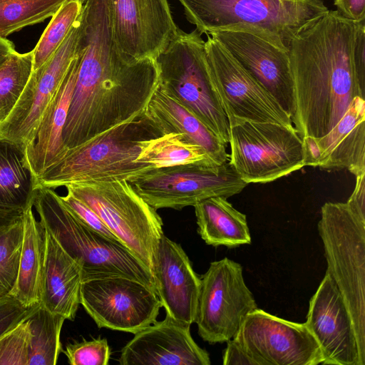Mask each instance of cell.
<instances>
[{
    "label": "cell",
    "mask_w": 365,
    "mask_h": 365,
    "mask_svg": "<svg viewBox=\"0 0 365 365\" xmlns=\"http://www.w3.org/2000/svg\"><path fill=\"white\" fill-rule=\"evenodd\" d=\"M155 61L158 86L227 145L228 120L210 76L201 34L196 29L190 33L178 29Z\"/></svg>",
    "instance_id": "6"
},
{
    "label": "cell",
    "mask_w": 365,
    "mask_h": 365,
    "mask_svg": "<svg viewBox=\"0 0 365 365\" xmlns=\"http://www.w3.org/2000/svg\"><path fill=\"white\" fill-rule=\"evenodd\" d=\"M33 206L46 229L81 264L83 281L122 276L138 280L156 292L152 271L120 242L104 237L78 220L53 190L38 187Z\"/></svg>",
    "instance_id": "4"
},
{
    "label": "cell",
    "mask_w": 365,
    "mask_h": 365,
    "mask_svg": "<svg viewBox=\"0 0 365 365\" xmlns=\"http://www.w3.org/2000/svg\"><path fill=\"white\" fill-rule=\"evenodd\" d=\"M358 24L328 9L302 26L288 43L293 81L290 118L302 139L326 135L355 97L365 99L355 61Z\"/></svg>",
    "instance_id": "2"
},
{
    "label": "cell",
    "mask_w": 365,
    "mask_h": 365,
    "mask_svg": "<svg viewBox=\"0 0 365 365\" xmlns=\"http://www.w3.org/2000/svg\"><path fill=\"white\" fill-rule=\"evenodd\" d=\"M32 207L22 214L24 238L19 274L10 294L26 306L39 302L46 253V229L36 220Z\"/></svg>",
    "instance_id": "26"
},
{
    "label": "cell",
    "mask_w": 365,
    "mask_h": 365,
    "mask_svg": "<svg viewBox=\"0 0 365 365\" xmlns=\"http://www.w3.org/2000/svg\"><path fill=\"white\" fill-rule=\"evenodd\" d=\"M23 212L19 210L0 207V230L22 216Z\"/></svg>",
    "instance_id": "41"
},
{
    "label": "cell",
    "mask_w": 365,
    "mask_h": 365,
    "mask_svg": "<svg viewBox=\"0 0 365 365\" xmlns=\"http://www.w3.org/2000/svg\"><path fill=\"white\" fill-rule=\"evenodd\" d=\"M206 60L222 108L228 117L294 128L274 97L215 37L207 34Z\"/></svg>",
    "instance_id": "14"
},
{
    "label": "cell",
    "mask_w": 365,
    "mask_h": 365,
    "mask_svg": "<svg viewBox=\"0 0 365 365\" xmlns=\"http://www.w3.org/2000/svg\"><path fill=\"white\" fill-rule=\"evenodd\" d=\"M83 8L81 0H69L51 16L33 52V69L36 70L46 62L62 43Z\"/></svg>",
    "instance_id": "31"
},
{
    "label": "cell",
    "mask_w": 365,
    "mask_h": 365,
    "mask_svg": "<svg viewBox=\"0 0 365 365\" xmlns=\"http://www.w3.org/2000/svg\"><path fill=\"white\" fill-rule=\"evenodd\" d=\"M66 318L39 303L26 319L30 333L28 365H56L62 349L60 340Z\"/></svg>",
    "instance_id": "28"
},
{
    "label": "cell",
    "mask_w": 365,
    "mask_h": 365,
    "mask_svg": "<svg viewBox=\"0 0 365 365\" xmlns=\"http://www.w3.org/2000/svg\"><path fill=\"white\" fill-rule=\"evenodd\" d=\"M59 199L63 205L84 225L106 237L119 241L100 217L84 202L68 192L65 196L59 195Z\"/></svg>",
    "instance_id": "36"
},
{
    "label": "cell",
    "mask_w": 365,
    "mask_h": 365,
    "mask_svg": "<svg viewBox=\"0 0 365 365\" xmlns=\"http://www.w3.org/2000/svg\"><path fill=\"white\" fill-rule=\"evenodd\" d=\"M46 229V227H45ZM46 253L39 304L50 312L74 320L83 282L81 264L46 229Z\"/></svg>",
    "instance_id": "22"
},
{
    "label": "cell",
    "mask_w": 365,
    "mask_h": 365,
    "mask_svg": "<svg viewBox=\"0 0 365 365\" xmlns=\"http://www.w3.org/2000/svg\"><path fill=\"white\" fill-rule=\"evenodd\" d=\"M112 37L128 63L155 59L177 34L168 0H105Z\"/></svg>",
    "instance_id": "16"
},
{
    "label": "cell",
    "mask_w": 365,
    "mask_h": 365,
    "mask_svg": "<svg viewBox=\"0 0 365 365\" xmlns=\"http://www.w3.org/2000/svg\"><path fill=\"white\" fill-rule=\"evenodd\" d=\"M137 161L149 163L155 168L187 164L219 165L202 147L175 133H167L151 140L143 149Z\"/></svg>",
    "instance_id": "29"
},
{
    "label": "cell",
    "mask_w": 365,
    "mask_h": 365,
    "mask_svg": "<svg viewBox=\"0 0 365 365\" xmlns=\"http://www.w3.org/2000/svg\"><path fill=\"white\" fill-rule=\"evenodd\" d=\"M187 20L200 34L249 24L280 37H292L328 9L322 0H178Z\"/></svg>",
    "instance_id": "9"
},
{
    "label": "cell",
    "mask_w": 365,
    "mask_h": 365,
    "mask_svg": "<svg viewBox=\"0 0 365 365\" xmlns=\"http://www.w3.org/2000/svg\"><path fill=\"white\" fill-rule=\"evenodd\" d=\"M222 359L224 365H255L245 350L234 339L227 341V347L224 351Z\"/></svg>",
    "instance_id": "40"
},
{
    "label": "cell",
    "mask_w": 365,
    "mask_h": 365,
    "mask_svg": "<svg viewBox=\"0 0 365 365\" xmlns=\"http://www.w3.org/2000/svg\"><path fill=\"white\" fill-rule=\"evenodd\" d=\"M128 182L155 210H182L213 197L228 198L247 185L229 162L220 165L187 164L155 168Z\"/></svg>",
    "instance_id": "10"
},
{
    "label": "cell",
    "mask_w": 365,
    "mask_h": 365,
    "mask_svg": "<svg viewBox=\"0 0 365 365\" xmlns=\"http://www.w3.org/2000/svg\"><path fill=\"white\" fill-rule=\"evenodd\" d=\"M153 274L155 291L166 314L190 325L194 323L200 277L180 245L164 234L154 257Z\"/></svg>",
    "instance_id": "21"
},
{
    "label": "cell",
    "mask_w": 365,
    "mask_h": 365,
    "mask_svg": "<svg viewBox=\"0 0 365 365\" xmlns=\"http://www.w3.org/2000/svg\"><path fill=\"white\" fill-rule=\"evenodd\" d=\"M36 189L26 150L0 138V207L24 212L33 205Z\"/></svg>",
    "instance_id": "27"
},
{
    "label": "cell",
    "mask_w": 365,
    "mask_h": 365,
    "mask_svg": "<svg viewBox=\"0 0 365 365\" xmlns=\"http://www.w3.org/2000/svg\"><path fill=\"white\" fill-rule=\"evenodd\" d=\"M69 0H0V37L51 17Z\"/></svg>",
    "instance_id": "30"
},
{
    "label": "cell",
    "mask_w": 365,
    "mask_h": 365,
    "mask_svg": "<svg viewBox=\"0 0 365 365\" xmlns=\"http://www.w3.org/2000/svg\"><path fill=\"white\" fill-rule=\"evenodd\" d=\"M76 73V56L58 90L42 116L34 143L26 150L28 163L36 178L58 161L67 149L63 140V130L67 118Z\"/></svg>",
    "instance_id": "23"
},
{
    "label": "cell",
    "mask_w": 365,
    "mask_h": 365,
    "mask_svg": "<svg viewBox=\"0 0 365 365\" xmlns=\"http://www.w3.org/2000/svg\"><path fill=\"white\" fill-rule=\"evenodd\" d=\"M165 135L145 109L84 143L67 148L61 158L36 178L54 190L76 182L127 180L155 168L137 161L143 149Z\"/></svg>",
    "instance_id": "3"
},
{
    "label": "cell",
    "mask_w": 365,
    "mask_h": 365,
    "mask_svg": "<svg viewBox=\"0 0 365 365\" xmlns=\"http://www.w3.org/2000/svg\"><path fill=\"white\" fill-rule=\"evenodd\" d=\"M31 333L26 319L0 337V365H28Z\"/></svg>",
    "instance_id": "34"
},
{
    "label": "cell",
    "mask_w": 365,
    "mask_h": 365,
    "mask_svg": "<svg viewBox=\"0 0 365 365\" xmlns=\"http://www.w3.org/2000/svg\"><path fill=\"white\" fill-rule=\"evenodd\" d=\"M67 192L90 207L118 240L153 272L163 222L127 180L76 182Z\"/></svg>",
    "instance_id": "7"
},
{
    "label": "cell",
    "mask_w": 365,
    "mask_h": 365,
    "mask_svg": "<svg viewBox=\"0 0 365 365\" xmlns=\"http://www.w3.org/2000/svg\"><path fill=\"white\" fill-rule=\"evenodd\" d=\"M194 207L197 232L207 245L233 248L251 243L246 215L226 197H210Z\"/></svg>",
    "instance_id": "25"
},
{
    "label": "cell",
    "mask_w": 365,
    "mask_h": 365,
    "mask_svg": "<svg viewBox=\"0 0 365 365\" xmlns=\"http://www.w3.org/2000/svg\"><path fill=\"white\" fill-rule=\"evenodd\" d=\"M77 73L63 130L78 145L143 111L159 83L155 59L125 62L115 48L105 0H81Z\"/></svg>",
    "instance_id": "1"
},
{
    "label": "cell",
    "mask_w": 365,
    "mask_h": 365,
    "mask_svg": "<svg viewBox=\"0 0 365 365\" xmlns=\"http://www.w3.org/2000/svg\"><path fill=\"white\" fill-rule=\"evenodd\" d=\"M38 304L26 306L12 295L0 297V337L26 320Z\"/></svg>",
    "instance_id": "37"
},
{
    "label": "cell",
    "mask_w": 365,
    "mask_h": 365,
    "mask_svg": "<svg viewBox=\"0 0 365 365\" xmlns=\"http://www.w3.org/2000/svg\"><path fill=\"white\" fill-rule=\"evenodd\" d=\"M81 29V14L56 52L32 71L14 107L1 123L0 138L25 150L34 143L42 116L77 54Z\"/></svg>",
    "instance_id": "15"
},
{
    "label": "cell",
    "mask_w": 365,
    "mask_h": 365,
    "mask_svg": "<svg viewBox=\"0 0 365 365\" xmlns=\"http://www.w3.org/2000/svg\"><path fill=\"white\" fill-rule=\"evenodd\" d=\"M80 304L98 328L134 334L155 322L162 307L153 289L122 276L84 280Z\"/></svg>",
    "instance_id": "13"
},
{
    "label": "cell",
    "mask_w": 365,
    "mask_h": 365,
    "mask_svg": "<svg viewBox=\"0 0 365 365\" xmlns=\"http://www.w3.org/2000/svg\"><path fill=\"white\" fill-rule=\"evenodd\" d=\"M318 231L335 283L351 318L361 365H365V221L346 202H326Z\"/></svg>",
    "instance_id": "5"
},
{
    "label": "cell",
    "mask_w": 365,
    "mask_h": 365,
    "mask_svg": "<svg viewBox=\"0 0 365 365\" xmlns=\"http://www.w3.org/2000/svg\"><path fill=\"white\" fill-rule=\"evenodd\" d=\"M255 365H318L324 356L305 323H297L255 309L233 338Z\"/></svg>",
    "instance_id": "17"
},
{
    "label": "cell",
    "mask_w": 365,
    "mask_h": 365,
    "mask_svg": "<svg viewBox=\"0 0 365 365\" xmlns=\"http://www.w3.org/2000/svg\"><path fill=\"white\" fill-rule=\"evenodd\" d=\"M33 69L32 51H14L0 66V120L7 118L21 96Z\"/></svg>",
    "instance_id": "32"
},
{
    "label": "cell",
    "mask_w": 365,
    "mask_h": 365,
    "mask_svg": "<svg viewBox=\"0 0 365 365\" xmlns=\"http://www.w3.org/2000/svg\"><path fill=\"white\" fill-rule=\"evenodd\" d=\"M145 111L159 124L165 134H182L189 142L202 147L219 165L229 162L226 145L194 114L159 86L153 93Z\"/></svg>",
    "instance_id": "24"
},
{
    "label": "cell",
    "mask_w": 365,
    "mask_h": 365,
    "mask_svg": "<svg viewBox=\"0 0 365 365\" xmlns=\"http://www.w3.org/2000/svg\"><path fill=\"white\" fill-rule=\"evenodd\" d=\"M346 203L357 217L365 221V173L356 176L355 187Z\"/></svg>",
    "instance_id": "38"
},
{
    "label": "cell",
    "mask_w": 365,
    "mask_h": 365,
    "mask_svg": "<svg viewBox=\"0 0 365 365\" xmlns=\"http://www.w3.org/2000/svg\"><path fill=\"white\" fill-rule=\"evenodd\" d=\"M304 166L365 173V99L356 96L326 135L302 138Z\"/></svg>",
    "instance_id": "20"
},
{
    "label": "cell",
    "mask_w": 365,
    "mask_h": 365,
    "mask_svg": "<svg viewBox=\"0 0 365 365\" xmlns=\"http://www.w3.org/2000/svg\"><path fill=\"white\" fill-rule=\"evenodd\" d=\"M208 34L217 39L291 117L293 81L282 39L249 24H234Z\"/></svg>",
    "instance_id": "12"
},
{
    "label": "cell",
    "mask_w": 365,
    "mask_h": 365,
    "mask_svg": "<svg viewBox=\"0 0 365 365\" xmlns=\"http://www.w3.org/2000/svg\"><path fill=\"white\" fill-rule=\"evenodd\" d=\"M200 280L195 320L198 334L210 344L227 342L237 335L247 316L257 308L245 284L242 267L225 257L211 262Z\"/></svg>",
    "instance_id": "11"
},
{
    "label": "cell",
    "mask_w": 365,
    "mask_h": 365,
    "mask_svg": "<svg viewBox=\"0 0 365 365\" xmlns=\"http://www.w3.org/2000/svg\"><path fill=\"white\" fill-rule=\"evenodd\" d=\"M190 324L168 314L135 334L122 349L121 365H210L208 352L190 334Z\"/></svg>",
    "instance_id": "19"
},
{
    "label": "cell",
    "mask_w": 365,
    "mask_h": 365,
    "mask_svg": "<svg viewBox=\"0 0 365 365\" xmlns=\"http://www.w3.org/2000/svg\"><path fill=\"white\" fill-rule=\"evenodd\" d=\"M344 17L355 22L365 21V0H334Z\"/></svg>",
    "instance_id": "39"
},
{
    "label": "cell",
    "mask_w": 365,
    "mask_h": 365,
    "mask_svg": "<svg viewBox=\"0 0 365 365\" xmlns=\"http://www.w3.org/2000/svg\"><path fill=\"white\" fill-rule=\"evenodd\" d=\"M304 323L321 348L324 365H361L351 318L327 272L309 301Z\"/></svg>",
    "instance_id": "18"
},
{
    "label": "cell",
    "mask_w": 365,
    "mask_h": 365,
    "mask_svg": "<svg viewBox=\"0 0 365 365\" xmlns=\"http://www.w3.org/2000/svg\"><path fill=\"white\" fill-rule=\"evenodd\" d=\"M229 163L247 184L266 183L300 170L302 139L294 128L228 117Z\"/></svg>",
    "instance_id": "8"
},
{
    "label": "cell",
    "mask_w": 365,
    "mask_h": 365,
    "mask_svg": "<svg viewBox=\"0 0 365 365\" xmlns=\"http://www.w3.org/2000/svg\"><path fill=\"white\" fill-rule=\"evenodd\" d=\"M71 365H107L110 349L105 338L68 344L63 351Z\"/></svg>",
    "instance_id": "35"
},
{
    "label": "cell",
    "mask_w": 365,
    "mask_h": 365,
    "mask_svg": "<svg viewBox=\"0 0 365 365\" xmlns=\"http://www.w3.org/2000/svg\"><path fill=\"white\" fill-rule=\"evenodd\" d=\"M23 238L22 216L0 230V297L10 294L16 285Z\"/></svg>",
    "instance_id": "33"
},
{
    "label": "cell",
    "mask_w": 365,
    "mask_h": 365,
    "mask_svg": "<svg viewBox=\"0 0 365 365\" xmlns=\"http://www.w3.org/2000/svg\"><path fill=\"white\" fill-rule=\"evenodd\" d=\"M1 121L0 120V125H1Z\"/></svg>",
    "instance_id": "43"
},
{
    "label": "cell",
    "mask_w": 365,
    "mask_h": 365,
    "mask_svg": "<svg viewBox=\"0 0 365 365\" xmlns=\"http://www.w3.org/2000/svg\"><path fill=\"white\" fill-rule=\"evenodd\" d=\"M16 51L14 43L6 38L0 37V66Z\"/></svg>",
    "instance_id": "42"
}]
</instances>
